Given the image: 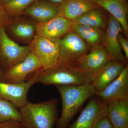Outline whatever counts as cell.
Segmentation results:
<instances>
[{"instance_id":"7a4b0ae2","label":"cell","mask_w":128,"mask_h":128,"mask_svg":"<svg viewBox=\"0 0 128 128\" xmlns=\"http://www.w3.org/2000/svg\"><path fill=\"white\" fill-rule=\"evenodd\" d=\"M58 100L32 103L28 102L19 108L22 123L26 128H53L58 114Z\"/></svg>"},{"instance_id":"6da1fadb","label":"cell","mask_w":128,"mask_h":128,"mask_svg":"<svg viewBox=\"0 0 128 128\" xmlns=\"http://www.w3.org/2000/svg\"><path fill=\"white\" fill-rule=\"evenodd\" d=\"M61 97L62 111L57 128H66L82 105L96 91L91 83L76 86H56Z\"/></svg>"},{"instance_id":"52a82bcc","label":"cell","mask_w":128,"mask_h":128,"mask_svg":"<svg viewBox=\"0 0 128 128\" xmlns=\"http://www.w3.org/2000/svg\"><path fill=\"white\" fill-rule=\"evenodd\" d=\"M30 44L32 52L38 58L43 70H51L60 65L59 41H51L36 35Z\"/></svg>"},{"instance_id":"9c48e42d","label":"cell","mask_w":128,"mask_h":128,"mask_svg":"<svg viewBox=\"0 0 128 128\" xmlns=\"http://www.w3.org/2000/svg\"><path fill=\"white\" fill-rule=\"evenodd\" d=\"M72 22L58 14L47 22L37 23L36 35L58 41L72 30Z\"/></svg>"},{"instance_id":"2e32d148","label":"cell","mask_w":128,"mask_h":128,"mask_svg":"<svg viewBox=\"0 0 128 128\" xmlns=\"http://www.w3.org/2000/svg\"><path fill=\"white\" fill-rule=\"evenodd\" d=\"M59 13L72 21L86 12L98 9L96 0H64L59 6Z\"/></svg>"},{"instance_id":"ac0fdd59","label":"cell","mask_w":128,"mask_h":128,"mask_svg":"<svg viewBox=\"0 0 128 128\" xmlns=\"http://www.w3.org/2000/svg\"><path fill=\"white\" fill-rule=\"evenodd\" d=\"M100 7L108 11L120 24L126 38L128 36L127 16L128 12L126 0H96Z\"/></svg>"},{"instance_id":"7c38bea8","label":"cell","mask_w":128,"mask_h":128,"mask_svg":"<svg viewBox=\"0 0 128 128\" xmlns=\"http://www.w3.org/2000/svg\"><path fill=\"white\" fill-rule=\"evenodd\" d=\"M107 112V105L100 98H92L70 128H94L99 118Z\"/></svg>"},{"instance_id":"3957f363","label":"cell","mask_w":128,"mask_h":128,"mask_svg":"<svg viewBox=\"0 0 128 128\" xmlns=\"http://www.w3.org/2000/svg\"><path fill=\"white\" fill-rule=\"evenodd\" d=\"M38 83L45 86H76L90 83L75 68L60 65L50 70L36 72Z\"/></svg>"},{"instance_id":"30bf717a","label":"cell","mask_w":128,"mask_h":128,"mask_svg":"<svg viewBox=\"0 0 128 128\" xmlns=\"http://www.w3.org/2000/svg\"><path fill=\"white\" fill-rule=\"evenodd\" d=\"M41 68V64L32 51L23 60L3 73L2 82L17 83L25 81L29 75Z\"/></svg>"},{"instance_id":"cb8c5ba5","label":"cell","mask_w":128,"mask_h":128,"mask_svg":"<svg viewBox=\"0 0 128 128\" xmlns=\"http://www.w3.org/2000/svg\"><path fill=\"white\" fill-rule=\"evenodd\" d=\"M94 128H114L108 119L107 114L101 117L97 122Z\"/></svg>"},{"instance_id":"603a6c76","label":"cell","mask_w":128,"mask_h":128,"mask_svg":"<svg viewBox=\"0 0 128 128\" xmlns=\"http://www.w3.org/2000/svg\"><path fill=\"white\" fill-rule=\"evenodd\" d=\"M38 0H11L2 5L3 9L9 17L18 16L30 5Z\"/></svg>"},{"instance_id":"f546056e","label":"cell","mask_w":128,"mask_h":128,"mask_svg":"<svg viewBox=\"0 0 128 128\" xmlns=\"http://www.w3.org/2000/svg\"><path fill=\"white\" fill-rule=\"evenodd\" d=\"M3 72L0 68V82H2L3 78Z\"/></svg>"},{"instance_id":"f1b7e54d","label":"cell","mask_w":128,"mask_h":128,"mask_svg":"<svg viewBox=\"0 0 128 128\" xmlns=\"http://www.w3.org/2000/svg\"><path fill=\"white\" fill-rule=\"evenodd\" d=\"M11 0H0V4L2 6Z\"/></svg>"},{"instance_id":"83f0119b","label":"cell","mask_w":128,"mask_h":128,"mask_svg":"<svg viewBox=\"0 0 128 128\" xmlns=\"http://www.w3.org/2000/svg\"><path fill=\"white\" fill-rule=\"evenodd\" d=\"M47 1L57 6H59L63 2L64 0H47Z\"/></svg>"},{"instance_id":"e0dca14e","label":"cell","mask_w":128,"mask_h":128,"mask_svg":"<svg viewBox=\"0 0 128 128\" xmlns=\"http://www.w3.org/2000/svg\"><path fill=\"white\" fill-rule=\"evenodd\" d=\"M127 64L123 62L111 61L97 74L91 82L96 92L102 90L116 79Z\"/></svg>"},{"instance_id":"5bb4252c","label":"cell","mask_w":128,"mask_h":128,"mask_svg":"<svg viewBox=\"0 0 128 128\" xmlns=\"http://www.w3.org/2000/svg\"><path fill=\"white\" fill-rule=\"evenodd\" d=\"M37 23L32 19L15 17L10 18L9 24L5 28H8L15 39L29 45L36 35Z\"/></svg>"},{"instance_id":"277c9868","label":"cell","mask_w":128,"mask_h":128,"mask_svg":"<svg viewBox=\"0 0 128 128\" xmlns=\"http://www.w3.org/2000/svg\"><path fill=\"white\" fill-rule=\"evenodd\" d=\"M32 51L30 44L21 46L0 26V68L3 73L25 59Z\"/></svg>"},{"instance_id":"ba28073f","label":"cell","mask_w":128,"mask_h":128,"mask_svg":"<svg viewBox=\"0 0 128 128\" xmlns=\"http://www.w3.org/2000/svg\"><path fill=\"white\" fill-rule=\"evenodd\" d=\"M32 74L27 81L17 83L0 82V98L12 102L19 108L24 106L28 102V91L38 83L36 72Z\"/></svg>"},{"instance_id":"8992f818","label":"cell","mask_w":128,"mask_h":128,"mask_svg":"<svg viewBox=\"0 0 128 128\" xmlns=\"http://www.w3.org/2000/svg\"><path fill=\"white\" fill-rule=\"evenodd\" d=\"M59 42L60 65L72 66L89 52V44L72 30L60 40Z\"/></svg>"},{"instance_id":"4dcf8cb0","label":"cell","mask_w":128,"mask_h":128,"mask_svg":"<svg viewBox=\"0 0 128 128\" xmlns=\"http://www.w3.org/2000/svg\"></svg>"},{"instance_id":"d6986e66","label":"cell","mask_w":128,"mask_h":128,"mask_svg":"<svg viewBox=\"0 0 128 128\" xmlns=\"http://www.w3.org/2000/svg\"><path fill=\"white\" fill-rule=\"evenodd\" d=\"M107 116L114 128L128 127V100L113 101L107 105Z\"/></svg>"},{"instance_id":"d4e9b609","label":"cell","mask_w":128,"mask_h":128,"mask_svg":"<svg viewBox=\"0 0 128 128\" xmlns=\"http://www.w3.org/2000/svg\"><path fill=\"white\" fill-rule=\"evenodd\" d=\"M0 128H26L23 124L15 120H8L0 123Z\"/></svg>"},{"instance_id":"484cf974","label":"cell","mask_w":128,"mask_h":128,"mask_svg":"<svg viewBox=\"0 0 128 128\" xmlns=\"http://www.w3.org/2000/svg\"><path fill=\"white\" fill-rule=\"evenodd\" d=\"M118 40L121 49L124 52L126 59H128V41L121 33L118 36Z\"/></svg>"},{"instance_id":"ffe728a7","label":"cell","mask_w":128,"mask_h":128,"mask_svg":"<svg viewBox=\"0 0 128 128\" xmlns=\"http://www.w3.org/2000/svg\"><path fill=\"white\" fill-rule=\"evenodd\" d=\"M72 31L78 34L92 47L102 44L105 32L101 28L86 25L73 24Z\"/></svg>"},{"instance_id":"5b68a950","label":"cell","mask_w":128,"mask_h":128,"mask_svg":"<svg viewBox=\"0 0 128 128\" xmlns=\"http://www.w3.org/2000/svg\"><path fill=\"white\" fill-rule=\"evenodd\" d=\"M112 61L102 44L93 46L90 51L72 66L91 83L97 74Z\"/></svg>"},{"instance_id":"9a60e30c","label":"cell","mask_w":128,"mask_h":128,"mask_svg":"<svg viewBox=\"0 0 128 128\" xmlns=\"http://www.w3.org/2000/svg\"><path fill=\"white\" fill-rule=\"evenodd\" d=\"M59 13V6L48 1L38 0L28 7L22 14L30 17L37 23H41L52 19Z\"/></svg>"},{"instance_id":"44dd1931","label":"cell","mask_w":128,"mask_h":128,"mask_svg":"<svg viewBox=\"0 0 128 128\" xmlns=\"http://www.w3.org/2000/svg\"><path fill=\"white\" fill-rule=\"evenodd\" d=\"M72 22L73 24L90 26L102 30L106 26L103 14L98 9L90 10Z\"/></svg>"},{"instance_id":"8fae6325","label":"cell","mask_w":128,"mask_h":128,"mask_svg":"<svg viewBox=\"0 0 128 128\" xmlns=\"http://www.w3.org/2000/svg\"><path fill=\"white\" fill-rule=\"evenodd\" d=\"M122 31V28L120 24L110 15L102 44L112 61L127 64V59L122 52L118 40V34Z\"/></svg>"},{"instance_id":"4316f807","label":"cell","mask_w":128,"mask_h":128,"mask_svg":"<svg viewBox=\"0 0 128 128\" xmlns=\"http://www.w3.org/2000/svg\"><path fill=\"white\" fill-rule=\"evenodd\" d=\"M10 19V18L8 16L2 6L0 4V26L6 27L9 24Z\"/></svg>"},{"instance_id":"4fadbf2b","label":"cell","mask_w":128,"mask_h":128,"mask_svg":"<svg viewBox=\"0 0 128 128\" xmlns=\"http://www.w3.org/2000/svg\"><path fill=\"white\" fill-rule=\"evenodd\" d=\"M96 95L107 105L113 101L128 100V66L126 65L119 76Z\"/></svg>"},{"instance_id":"7402d4cb","label":"cell","mask_w":128,"mask_h":128,"mask_svg":"<svg viewBox=\"0 0 128 128\" xmlns=\"http://www.w3.org/2000/svg\"><path fill=\"white\" fill-rule=\"evenodd\" d=\"M18 108L12 102L0 98V123L10 120L22 122V115Z\"/></svg>"}]
</instances>
